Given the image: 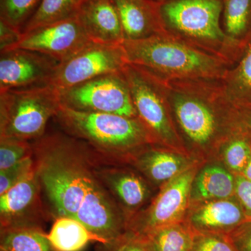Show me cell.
<instances>
[{
  "label": "cell",
  "mask_w": 251,
  "mask_h": 251,
  "mask_svg": "<svg viewBox=\"0 0 251 251\" xmlns=\"http://www.w3.org/2000/svg\"><path fill=\"white\" fill-rule=\"evenodd\" d=\"M41 190L52 215L78 221L105 244L126 232V221L97 173L100 159L82 140L64 133L32 144Z\"/></svg>",
  "instance_id": "6da1fadb"
},
{
  "label": "cell",
  "mask_w": 251,
  "mask_h": 251,
  "mask_svg": "<svg viewBox=\"0 0 251 251\" xmlns=\"http://www.w3.org/2000/svg\"><path fill=\"white\" fill-rule=\"evenodd\" d=\"M163 81L186 152L202 161L217 155L235 122L234 105L222 80Z\"/></svg>",
  "instance_id": "7a4b0ae2"
},
{
  "label": "cell",
  "mask_w": 251,
  "mask_h": 251,
  "mask_svg": "<svg viewBox=\"0 0 251 251\" xmlns=\"http://www.w3.org/2000/svg\"><path fill=\"white\" fill-rule=\"evenodd\" d=\"M122 45L128 64L163 80H223L232 67L227 59L166 31Z\"/></svg>",
  "instance_id": "3957f363"
},
{
  "label": "cell",
  "mask_w": 251,
  "mask_h": 251,
  "mask_svg": "<svg viewBox=\"0 0 251 251\" xmlns=\"http://www.w3.org/2000/svg\"><path fill=\"white\" fill-rule=\"evenodd\" d=\"M55 118L64 133L83 141L108 163H130L156 145L138 117L77 111L62 105Z\"/></svg>",
  "instance_id": "277c9868"
},
{
  "label": "cell",
  "mask_w": 251,
  "mask_h": 251,
  "mask_svg": "<svg viewBox=\"0 0 251 251\" xmlns=\"http://www.w3.org/2000/svg\"><path fill=\"white\" fill-rule=\"evenodd\" d=\"M222 0H166L158 5L166 32L227 59L234 66L243 52L225 34Z\"/></svg>",
  "instance_id": "5b68a950"
},
{
  "label": "cell",
  "mask_w": 251,
  "mask_h": 251,
  "mask_svg": "<svg viewBox=\"0 0 251 251\" xmlns=\"http://www.w3.org/2000/svg\"><path fill=\"white\" fill-rule=\"evenodd\" d=\"M62 106L51 85L0 92V137L36 140Z\"/></svg>",
  "instance_id": "8992f818"
},
{
  "label": "cell",
  "mask_w": 251,
  "mask_h": 251,
  "mask_svg": "<svg viewBox=\"0 0 251 251\" xmlns=\"http://www.w3.org/2000/svg\"><path fill=\"white\" fill-rule=\"evenodd\" d=\"M122 73L128 83L137 117L155 145L188 154L175 126L163 81L128 63Z\"/></svg>",
  "instance_id": "52a82bcc"
},
{
  "label": "cell",
  "mask_w": 251,
  "mask_h": 251,
  "mask_svg": "<svg viewBox=\"0 0 251 251\" xmlns=\"http://www.w3.org/2000/svg\"><path fill=\"white\" fill-rule=\"evenodd\" d=\"M202 164L196 163L162 186L148 206L127 222L126 231L145 237L161 227L185 221L193 180Z\"/></svg>",
  "instance_id": "ba28073f"
},
{
  "label": "cell",
  "mask_w": 251,
  "mask_h": 251,
  "mask_svg": "<svg viewBox=\"0 0 251 251\" xmlns=\"http://www.w3.org/2000/svg\"><path fill=\"white\" fill-rule=\"evenodd\" d=\"M59 92L61 104L66 108L138 117L122 72L100 75Z\"/></svg>",
  "instance_id": "9c48e42d"
},
{
  "label": "cell",
  "mask_w": 251,
  "mask_h": 251,
  "mask_svg": "<svg viewBox=\"0 0 251 251\" xmlns=\"http://www.w3.org/2000/svg\"><path fill=\"white\" fill-rule=\"evenodd\" d=\"M127 63L122 44L91 41L59 63L50 85L59 91L66 90L100 75L122 72Z\"/></svg>",
  "instance_id": "30bf717a"
},
{
  "label": "cell",
  "mask_w": 251,
  "mask_h": 251,
  "mask_svg": "<svg viewBox=\"0 0 251 251\" xmlns=\"http://www.w3.org/2000/svg\"><path fill=\"white\" fill-rule=\"evenodd\" d=\"M59 63L29 50L0 52V92L50 85Z\"/></svg>",
  "instance_id": "8fae6325"
},
{
  "label": "cell",
  "mask_w": 251,
  "mask_h": 251,
  "mask_svg": "<svg viewBox=\"0 0 251 251\" xmlns=\"http://www.w3.org/2000/svg\"><path fill=\"white\" fill-rule=\"evenodd\" d=\"M91 41L75 16L23 33L14 49L35 51L62 62Z\"/></svg>",
  "instance_id": "7c38bea8"
},
{
  "label": "cell",
  "mask_w": 251,
  "mask_h": 251,
  "mask_svg": "<svg viewBox=\"0 0 251 251\" xmlns=\"http://www.w3.org/2000/svg\"><path fill=\"white\" fill-rule=\"evenodd\" d=\"M97 173L127 222L151 202V183L138 171L100 160Z\"/></svg>",
  "instance_id": "4fadbf2b"
},
{
  "label": "cell",
  "mask_w": 251,
  "mask_h": 251,
  "mask_svg": "<svg viewBox=\"0 0 251 251\" xmlns=\"http://www.w3.org/2000/svg\"><path fill=\"white\" fill-rule=\"evenodd\" d=\"M36 164V163H35ZM41 186L36 168L25 179L0 195L1 229L41 227Z\"/></svg>",
  "instance_id": "5bb4252c"
},
{
  "label": "cell",
  "mask_w": 251,
  "mask_h": 251,
  "mask_svg": "<svg viewBox=\"0 0 251 251\" xmlns=\"http://www.w3.org/2000/svg\"><path fill=\"white\" fill-rule=\"evenodd\" d=\"M248 220L237 199L191 202L186 224L197 233L228 234Z\"/></svg>",
  "instance_id": "9a60e30c"
},
{
  "label": "cell",
  "mask_w": 251,
  "mask_h": 251,
  "mask_svg": "<svg viewBox=\"0 0 251 251\" xmlns=\"http://www.w3.org/2000/svg\"><path fill=\"white\" fill-rule=\"evenodd\" d=\"M200 162H204L171 149L151 145L130 161L147 179L161 188Z\"/></svg>",
  "instance_id": "2e32d148"
},
{
  "label": "cell",
  "mask_w": 251,
  "mask_h": 251,
  "mask_svg": "<svg viewBox=\"0 0 251 251\" xmlns=\"http://www.w3.org/2000/svg\"><path fill=\"white\" fill-rule=\"evenodd\" d=\"M76 16L93 42L122 44L125 41L120 16L112 0H84Z\"/></svg>",
  "instance_id": "e0dca14e"
},
{
  "label": "cell",
  "mask_w": 251,
  "mask_h": 251,
  "mask_svg": "<svg viewBox=\"0 0 251 251\" xmlns=\"http://www.w3.org/2000/svg\"><path fill=\"white\" fill-rule=\"evenodd\" d=\"M123 29L125 41H138L165 32L157 3L150 0H112Z\"/></svg>",
  "instance_id": "ac0fdd59"
},
{
  "label": "cell",
  "mask_w": 251,
  "mask_h": 251,
  "mask_svg": "<svg viewBox=\"0 0 251 251\" xmlns=\"http://www.w3.org/2000/svg\"><path fill=\"white\" fill-rule=\"evenodd\" d=\"M235 175L224 163L213 161L201 165L191 188V203L234 197Z\"/></svg>",
  "instance_id": "d6986e66"
},
{
  "label": "cell",
  "mask_w": 251,
  "mask_h": 251,
  "mask_svg": "<svg viewBox=\"0 0 251 251\" xmlns=\"http://www.w3.org/2000/svg\"><path fill=\"white\" fill-rule=\"evenodd\" d=\"M47 237L55 251H82L90 242L105 244L78 221L69 217L54 219Z\"/></svg>",
  "instance_id": "ffe728a7"
},
{
  "label": "cell",
  "mask_w": 251,
  "mask_h": 251,
  "mask_svg": "<svg viewBox=\"0 0 251 251\" xmlns=\"http://www.w3.org/2000/svg\"><path fill=\"white\" fill-rule=\"evenodd\" d=\"M223 29L242 52L251 41V0H224Z\"/></svg>",
  "instance_id": "44dd1931"
},
{
  "label": "cell",
  "mask_w": 251,
  "mask_h": 251,
  "mask_svg": "<svg viewBox=\"0 0 251 251\" xmlns=\"http://www.w3.org/2000/svg\"><path fill=\"white\" fill-rule=\"evenodd\" d=\"M217 155L234 175H241L251 156V134L238 121L235 114L233 128L220 147Z\"/></svg>",
  "instance_id": "7402d4cb"
},
{
  "label": "cell",
  "mask_w": 251,
  "mask_h": 251,
  "mask_svg": "<svg viewBox=\"0 0 251 251\" xmlns=\"http://www.w3.org/2000/svg\"><path fill=\"white\" fill-rule=\"evenodd\" d=\"M0 251H55L41 227L1 229Z\"/></svg>",
  "instance_id": "603a6c76"
},
{
  "label": "cell",
  "mask_w": 251,
  "mask_h": 251,
  "mask_svg": "<svg viewBox=\"0 0 251 251\" xmlns=\"http://www.w3.org/2000/svg\"><path fill=\"white\" fill-rule=\"evenodd\" d=\"M222 82L232 103L251 100V41L237 62L229 69Z\"/></svg>",
  "instance_id": "cb8c5ba5"
},
{
  "label": "cell",
  "mask_w": 251,
  "mask_h": 251,
  "mask_svg": "<svg viewBox=\"0 0 251 251\" xmlns=\"http://www.w3.org/2000/svg\"><path fill=\"white\" fill-rule=\"evenodd\" d=\"M195 234L186 221H183L156 229L145 237L155 251H191Z\"/></svg>",
  "instance_id": "d4e9b609"
},
{
  "label": "cell",
  "mask_w": 251,
  "mask_h": 251,
  "mask_svg": "<svg viewBox=\"0 0 251 251\" xmlns=\"http://www.w3.org/2000/svg\"><path fill=\"white\" fill-rule=\"evenodd\" d=\"M84 0H41L39 7L23 29V33L41 26L76 16Z\"/></svg>",
  "instance_id": "484cf974"
},
{
  "label": "cell",
  "mask_w": 251,
  "mask_h": 251,
  "mask_svg": "<svg viewBox=\"0 0 251 251\" xmlns=\"http://www.w3.org/2000/svg\"><path fill=\"white\" fill-rule=\"evenodd\" d=\"M41 0H0V20L22 31Z\"/></svg>",
  "instance_id": "4316f807"
},
{
  "label": "cell",
  "mask_w": 251,
  "mask_h": 251,
  "mask_svg": "<svg viewBox=\"0 0 251 251\" xmlns=\"http://www.w3.org/2000/svg\"><path fill=\"white\" fill-rule=\"evenodd\" d=\"M32 144L27 140L0 137V171L33 156Z\"/></svg>",
  "instance_id": "83f0119b"
},
{
  "label": "cell",
  "mask_w": 251,
  "mask_h": 251,
  "mask_svg": "<svg viewBox=\"0 0 251 251\" xmlns=\"http://www.w3.org/2000/svg\"><path fill=\"white\" fill-rule=\"evenodd\" d=\"M97 251H155L149 239L126 231L107 244H99Z\"/></svg>",
  "instance_id": "f1b7e54d"
},
{
  "label": "cell",
  "mask_w": 251,
  "mask_h": 251,
  "mask_svg": "<svg viewBox=\"0 0 251 251\" xmlns=\"http://www.w3.org/2000/svg\"><path fill=\"white\" fill-rule=\"evenodd\" d=\"M34 154L14 166L0 171V195L7 191L26 177L35 168Z\"/></svg>",
  "instance_id": "f546056e"
},
{
  "label": "cell",
  "mask_w": 251,
  "mask_h": 251,
  "mask_svg": "<svg viewBox=\"0 0 251 251\" xmlns=\"http://www.w3.org/2000/svg\"><path fill=\"white\" fill-rule=\"evenodd\" d=\"M191 251H237L227 234H195Z\"/></svg>",
  "instance_id": "4dcf8cb0"
},
{
  "label": "cell",
  "mask_w": 251,
  "mask_h": 251,
  "mask_svg": "<svg viewBox=\"0 0 251 251\" xmlns=\"http://www.w3.org/2000/svg\"><path fill=\"white\" fill-rule=\"evenodd\" d=\"M234 197L242 206L248 219H251V181L242 175H235Z\"/></svg>",
  "instance_id": "1f68e13d"
},
{
  "label": "cell",
  "mask_w": 251,
  "mask_h": 251,
  "mask_svg": "<svg viewBox=\"0 0 251 251\" xmlns=\"http://www.w3.org/2000/svg\"><path fill=\"white\" fill-rule=\"evenodd\" d=\"M237 251H251V220L248 219L228 234Z\"/></svg>",
  "instance_id": "d6a6232c"
},
{
  "label": "cell",
  "mask_w": 251,
  "mask_h": 251,
  "mask_svg": "<svg viewBox=\"0 0 251 251\" xmlns=\"http://www.w3.org/2000/svg\"><path fill=\"white\" fill-rule=\"evenodd\" d=\"M22 36V31L0 20V52L14 49Z\"/></svg>",
  "instance_id": "836d02e7"
},
{
  "label": "cell",
  "mask_w": 251,
  "mask_h": 251,
  "mask_svg": "<svg viewBox=\"0 0 251 251\" xmlns=\"http://www.w3.org/2000/svg\"><path fill=\"white\" fill-rule=\"evenodd\" d=\"M236 117L251 134V100L244 103L234 104Z\"/></svg>",
  "instance_id": "e575fe53"
},
{
  "label": "cell",
  "mask_w": 251,
  "mask_h": 251,
  "mask_svg": "<svg viewBox=\"0 0 251 251\" xmlns=\"http://www.w3.org/2000/svg\"><path fill=\"white\" fill-rule=\"evenodd\" d=\"M241 175L244 176V177L247 178L248 180L251 181V156L250 160L248 162L247 166L244 168V171H243V173Z\"/></svg>",
  "instance_id": "d590c367"
},
{
  "label": "cell",
  "mask_w": 251,
  "mask_h": 251,
  "mask_svg": "<svg viewBox=\"0 0 251 251\" xmlns=\"http://www.w3.org/2000/svg\"><path fill=\"white\" fill-rule=\"evenodd\" d=\"M150 1H153V2L157 3V4H161L163 1H166V0H150Z\"/></svg>",
  "instance_id": "8d00e7d4"
},
{
  "label": "cell",
  "mask_w": 251,
  "mask_h": 251,
  "mask_svg": "<svg viewBox=\"0 0 251 251\" xmlns=\"http://www.w3.org/2000/svg\"><path fill=\"white\" fill-rule=\"evenodd\" d=\"M249 220H251V219H249Z\"/></svg>",
  "instance_id": "74e56055"
}]
</instances>
